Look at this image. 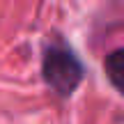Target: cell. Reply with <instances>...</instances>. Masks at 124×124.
<instances>
[{
  "instance_id": "obj_1",
  "label": "cell",
  "mask_w": 124,
  "mask_h": 124,
  "mask_svg": "<svg viewBox=\"0 0 124 124\" xmlns=\"http://www.w3.org/2000/svg\"><path fill=\"white\" fill-rule=\"evenodd\" d=\"M41 78L60 99H69L85 80V64L64 39H53L44 46Z\"/></svg>"
},
{
  "instance_id": "obj_2",
  "label": "cell",
  "mask_w": 124,
  "mask_h": 124,
  "mask_svg": "<svg viewBox=\"0 0 124 124\" xmlns=\"http://www.w3.org/2000/svg\"><path fill=\"white\" fill-rule=\"evenodd\" d=\"M103 69H106L108 80L113 83V87L120 90V85H122V74H124V51H122V48L110 51V53L106 55V60H103Z\"/></svg>"
}]
</instances>
